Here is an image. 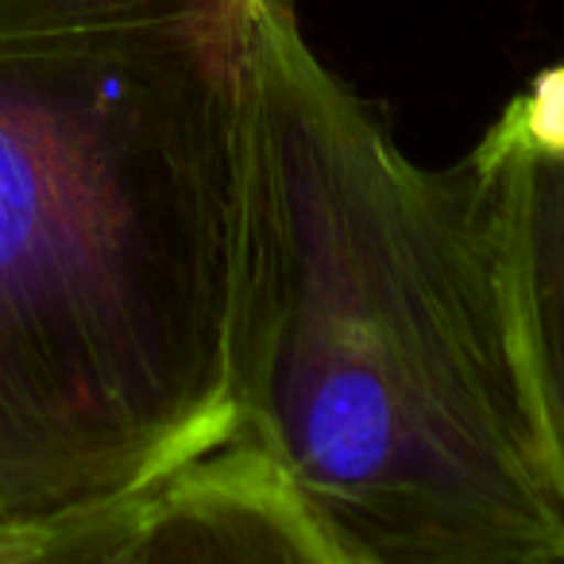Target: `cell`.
I'll use <instances>...</instances> for the list:
<instances>
[{"label":"cell","mask_w":564,"mask_h":564,"mask_svg":"<svg viewBox=\"0 0 564 564\" xmlns=\"http://www.w3.org/2000/svg\"><path fill=\"white\" fill-rule=\"evenodd\" d=\"M232 445L352 564H564L499 171L402 155L294 0L251 12Z\"/></svg>","instance_id":"cell-1"},{"label":"cell","mask_w":564,"mask_h":564,"mask_svg":"<svg viewBox=\"0 0 564 564\" xmlns=\"http://www.w3.org/2000/svg\"><path fill=\"white\" fill-rule=\"evenodd\" d=\"M0 525H4V522H0Z\"/></svg>","instance_id":"cell-7"},{"label":"cell","mask_w":564,"mask_h":564,"mask_svg":"<svg viewBox=\"0 0 564 564\" xmlns=\"http://www.w3.org/2000/svg\"><path fill=\"white\" fill-rule=\"evenodd\" d=\"M471 155L479 159H545L564 166V63L541 70L518 97H510Z\"/></svg>","instance_id":"cell-6"},{"label":"cell","mask_w":564,"mask_h":564,"mask_svg":"<svg viewBox=\"0 0 564 564\" xmlns=\"http://www.w3.org/2000/svg\"><path fill=\"white\" fill-rule=\"evenodd\" d=\"M128 564H352L259 453L225 445L143 502Z\"/></svg>","instance_id":"cell-3"},{"label":"cell","mask_w":564,"mask_h":564,"mask_svg":"<svg viewBox=\"0 0 564 564\" xmlns=\"http://www.w3.org/2000/svg\"><path fill=\"white\" fill-rule=\"evenodd\" d=\"M499 171L502 232L541 406L564 460V166L545 159H479Z\"/></svg>","instance_id":"cell-4"},{"label":"cell","mask_w":564,"mask_h":564,"mask_svg":"<svg viewBox=\"0 0 564 564\" xmlns=\"http://www.w3.org/2000/svg\"><path fill=\"white\" fill-rule=\"evenodd\" d=\"M143 502L43 525H0V564H128Z\"/></svg>","instance_id":"cell-5"},{"label":"cell","mask_w":564,"mask_h":564,"mask_svg":"<svg viewBox=\"0 0 564 564\" xmlns=\"http://www.w3.org/2000/svg\"><path fill=\"white\" fill-rule=\"evenodd\" d=\"M256 0H0V522L232 445Z\"/></svg>","instance_id":"cell-2"}]
</instances>
